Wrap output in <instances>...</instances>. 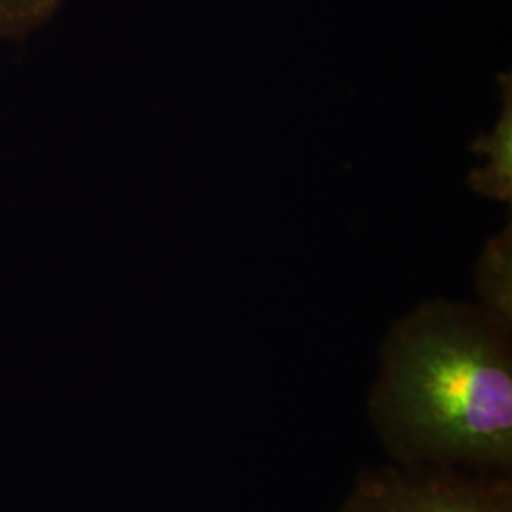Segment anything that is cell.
I'll use <instances>...</instances> for the list:
<instances>
[{
  "mask_svg": "<svg viewBox=\"0 0 512 512\" xmlns=\"http://www.w3.org/2000/svg\"><path fill=\"white\" fill-rule=\"evenodd\" d=\"M366 414L395 465L511 475V321L421 302L385 334Z\"/></svg>",
  "mask_w": 512,
  "mask_h": 512,
  "instance_id": "1",
  "label": "cell"
},
{
  "mask_svg": "<svg viewBox=\"0 0 512 512\" xmlns=\"http://www.w3.org/2000/svg\"><path fill=\"white\" fill-rule=\"evenodd\" d=\"M334 512H512V473L372 467L359 471Z\"/></svg>",
  "mask_w": 512,
  "mask_h": 512,
  "instance_id": "2",
  "label": "cell"
},
{
  "mask_svg": "<svg viewBox=\"0 0 512 512\" xmlns=\"http://www.w3.org/2000/svg\"><path fill=\"white\" fill-rule=\"evenodd\" d=\"M503 110L490 133L475 143V152L484 156V164L471 173L475 192L495 202H511L512 190V93L511 78H503Z\"/></svg>",
  "mask_w": 512,
  "mask_h": 512,
  "instance_id": "3",
  "label": "cell"
},
{
  "mask_svg": "<svg viewBox=\"0 0 512 512\" xmlns=\"http://www.w3.org/2000/svg\"><path fill=\"white\" fill-rule=\"evenodd\" d=\"M475 291L476 304L512 323L511 226L484 247L475 266Z\"/></svg>",
  "mask_w": 512,
  "mask_h": 512,
  "instance_id": "4",
  "label": "cell"
},
{
  "mask_svg": "<svg viewBox=\"0 0 512 512\" xmlns=\"http://www.w3.org/2000/svg\"><path fill=\"white\" fill-rule=\"evenodd\" d=\"M65 0H0V42L35 35L61 12Z\"/></svg>",
  "mask_w": 512,
  "mask_h": 512,
  "instance_id": "5",
  "label": "cell"
}]
</instances>
